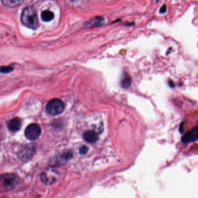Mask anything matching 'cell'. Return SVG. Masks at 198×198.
Returning <instances> with one entry per match:
<instances>
[{
	"label": "cell",
	"instance_id": "18",
	"mask_svg": "<svg viewBox=\"0 0 198 198\" xmlns=\"http://www.w3.org/2000/svg\"><path fill=\"white\" fill-rule=\"evenodd\" d=\"M156 1H158V0H156Z\"/></svg>",
	"mask_w": 198,
	"mask_h": 198
},
{
	"label": "cell",
	"instance_id": "14",
	"mask_svg": "<svg viewBox=\"0 0 198 198\" xmlns=\"http://www.w3.org/2000/svg\"><path fill=\"white\" fill-rule=\"evenodd\" d=\"M88 148L85 145L81 146V147L80 148V150H79L80 153L81 155H85L88 152Z\"/></svg>",
	"mask_w": 198,
	"mask_h": 198
},
{
	"label": "cell",
	"instance_id": "3",
	"mask_svg": "<svg viewBox=\"0 0 198 198\" xmlns=\"http://www.w3.org/2000/svg\"><path fill=\"white\" fill-rule=\"evenodd\" d=\"M65 105L62 100L58 98L51 99L47 104L46 110L51 116H57L63 112Z\"/></svg>",
	"mask_w": 198,
	"mask_h": 198
},
{
	"label": "cell",
	"instance_id": "1",
	"mask_svg": "<svg viewBox=\"0 0 198 198\" xmlns=\"http://www.w3.org/2000/svg\"><path fill=\"white\" fill-rule=\"evenodd\" d=\"M20 19L22 23L27 27L36 29L38 26V18L36 10L32 6H27L23 9Z\"/></svg>",
	"mask_w": 198,
	"mask_h": 198
},
{
	"label": "cell",
	"instance_id": "11",
	"mask_svg": "<svg viewBox=\"0 0 198 198\" xmlns=\"http://www.w3.org/2000/svg\"><path fill=\"white\" fill-rule=\"evenodd\" d=\"M54 18V14L52 12L45 10L41 13V19L44 22H50Z\"/></svg>",
	"mask_w": 198,
	"mask_h": 198
},
{
	"label": "cell",
	"instance_id": "6",
	"mask_svg": "<svg viewBox=\"0 0 198 198\" xmlns=\"http://www.w3.org/2000/svg\"><path fill=\"white\" fill-rule=\"evenodd\" d=\"M198 140V127H194L191 130L187 131L182 137L181 141L184 144L193 142Z\"/></svg>",
	"mask_w": 198,
	"mask_h": 198
},
{
	"label": "cell",
	"instance_id": "4",
	"mask_svg": "<svg viewBox=\"0 0 198 198\" xmlns=\"http://www.w3.org/2000/svg\"><path fill=\"white\" fill-rule=\"evenodd\" d=\"M36 151L35 144H27L24 145L19 152V158L24 161L29 160L33 157Z\"/></svg>",
	"mask_w": 198,
	"mask_h": 198
},
{
	"label": "cell",
	"instance_id": "13",
	"mask_svg": "<svg viewBox=\"0 0 198 198\" xmlns=\"http://www.w3.org/2000/svg\"><path fill=\"white\" fill-rule=\"evenodd\" d=\"M13 70V68L10 66H2L1 69V72L3 73H8Z\"/></svg>",
	"mask_w": 198,
	"mask_h": 198
},
{
	"label": "cell",
	"instance_id": "7",
	"mask_svg": "<svg viewBox=\"0 0 198 198\" xmlns=\"http://www.w3.org/2000/svg\"><path fill=\"white\" fill-rule=\"evenodd\" d=\"M83 138L86 142L93 144L95 143L98 140V135L95 131H86L83 134Z\"/></svg>",
	"mask_w": 198,
	"mask_h": 198
},
{
	"label": "cell",
	"instance_id": "5",
	"mask_svg": "<svg viewBox=\"0 0 198 198\" xmlns=\"http://www.w3.org/2000/svg\"><path fill=\"white\" fill-rule=\"evenodd\" d=\"M41 130L40 127L36 123H32L26 128L25 135L30 141L37 140L41 135Z\"/></svg>",
	"mask_w": 198,
	"mask_h": 198
},
{
	"label": "cell",
	"instance_id": "12",
	"mask_svg": "<svg viewBox=\"0 0 198 198\" xmlns=\"http://www.w3.org/2000/svg\"><path fill=\"white\" fill-rule=\"evenodd\" d=\"M104 19L100 17H97L96 19H92L91 20V22L89 25H91L94 26H99V25H102Z\"/></svg>",
	"mask_w": 198,
	"mask_h": 198
},
{
	"label": "cell",
	"instance_id": "2",
	"mask_svg": "<svg viewBox=\"0 0 198 198\" xmlns=\"http://www.w3.org/2000/svg\"><path fill=\"white\" fill-rule=\"evenodd\" d=\"M18 177L14 174H2L0 180L1 188L5 192L11 191L18 183Z\"/></svg>",
	"mask_w": 198,
	"mask_h": 198
},
{
	"label": "cell",
	"instance_id": "15",
	"mask_svg": "<svg viewBox=\"0 0 198 198\" xmlns=\"http://www.w3.org/2000/svg\"><path fill=\"white\" fill-rule=\"evenodd\" d=\"M166 5L165 4L163 5V6H162V7L160 8V12L161 14L165 13V12H166Z\"/></svg>",
	"mask_w": 198,
	"mask_h": 198
},
{
	"label": "cell",
	"instance_id": "17",
	"mask_svg": "<svg viewBox=\"0 0 198 198\" xmlns=\"http://www.w3.org/2000/svg\"><path fill=\"white\" fill-rule=\"evenodd\" d=\"M169 84L171 87H174V86H175L174 83H173V81H171V80H170V81H169Z\"/></svg>",
	"mask_w": 198,
	"mask_h": 198
},
{
	"label": "cell",
	"instance_id": "16",
	"mask_svg": "<svg viewBox=\"0 0 198 198\" xmlns=\"http://www.w3.org/2000/svg\"><path fill=\"white\" fill-rule=\"evenodd\" d=\"M184 122H182V123H181L180 127H179V131H180V132L181 133H183L184 130Z\"/></svg>",
	"mask_w": 198,
	"mask_h": 198
},
{
	"label": "cell",
	"instance_id": "10",
	"mask_svg": "<svg viewBox=\"0 0 198 198\" xmlns=\"http://www.w3.org/2000/svg\"><path fill=\"white\" fill-rule=\"evenodd\" d=\"M131 84V79L127 73H124L121 80V85L123 88L127 89L130 87Z\"/></svg>",
	"mask_w": 198,
	"mask_h": 198
},
{
	"label": "cell",
	"instance_id": "9",
	"mask_svg": "<svg viewBox=\"0 0 198 198\" xmlns=\"http://www.w3.org/2000/svg\"><path fill=\"white\" fill-rule=\"evenodd\" d=\"M2 4L8 7L14 8L22 4L23 0H1Z\"/></svg>",
	"mask_w": 198,
	"mask_h": 198
},
{
	"label": "cell",
	"instance_id": "8",
	"mask_svg": "<svg viewBox=\"0 0 198 198\" xmlns=\"http://www.w3.org/2000/svg\"><path fill=\"white\" fill-rule=\"evenodd\" d=\"M22 126L21 121L19 118H14L9 121L8 124V129L12 132H17L20 129Z\"/></svg>",
	"mask_w": 198,
	"mask_h": 198
}]
</instances>
